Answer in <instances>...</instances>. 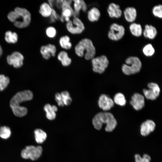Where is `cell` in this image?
<instances>
[{
    "label": "cell",
    "instance_id": "cell-5",
    "mask_svg": "<svg viewBox=\"0 0 162 162\" xmlns=\"http://www.w3.org/2000/svg\"><path fill=\"white\" fill-rule=\"evenodd\" d=\"M126 64H123L122 70L123 73L127 75L136 74L140 70L142 63L139 58L135 56H130L125 60Z\"/></svg>",
    "mask_w": 162,
    "mask_h": 162
},
{
    "label": "cell",
    "instance_id": "cell-38",
    "mask_svg": "<svg viewBox=\"0 0 162 162\" xmlns=\"http://www.w3.org/2000/svg\"><path fill=\"white\" fill-rule=\"evenodd\" d=\"M72 3L73 1L72 0H63L61 7V10L67 8H73Z\"/></svg>",
    "mask_w": 162,
    "mask_h": 162
},
{
    "label": "cell",
    "instance_id": "cell-23",
    "mask_svg": "<svg viewBox=\"0 0 162 162\" xmlns=\"http://www.w3.org/2000/svg\"><path fill=\"white\" fill-rule=\"evenodd\" d=\"M52 9L47 2H44L40 6L39 13L43 17L49 18L52 14Z\"/></svg>",
    "mask_w": 162,
    "mask_h": 162
},
{
    "label": "cell",
    "instance_id": "cell-11",
    "mask_svg": "<svg viewBox=\"0 0 162 162\" xmlns=\"http://www.w3.org/2000/svg\"><path fill=\"white\" fill-rule=\"evenodd\" d=\"M57 48L54 44H48L41 46L40 52L43 58L46 60H48L52 56L56 55Z\"/></svg>",
    "mask_w": 162,
    "mask_h": 162
},
{
    "label": "cell",
    "instance_id": "cell-9",
    "mask_svg": "<svg viewBox=\"0 0 162 162\" xmlns=\"http://www.w3.org/2000/svg\"><path fill=\"white\" fill-rule=\"evenodd\" d=\"M125 28L123 26L114 23L110 26L108 36L111 40L118 41L123 37L125 34Z\"/></svg>",
    "mask_w": 162,
    "mask_h": 162
},
{
    "label": "cell",
    "instance_id": "cell-26",
    "mask_svg": "<svg viewBox=\"0 0 162 162\" xmlns=\"http://www.w3.org/2000/svg\"><path fill=\"white\" fill-rule=\"evenodd\" d=\"M18 37L17 34L15 32L8 31L5 33V39L6 42L9 43L14 44L18 40Z\"/></svg>",
    "mask_w": 162,
    "mask_h": 162
},
{
    "label": "cell",
    "instance_id": "cell-21",
    "mask_svg": "<svg viewBox=\"0 0 162 162\" xmlns=\"http://www.w3.org/2000/svg\"><path fill=\"white\" fill-rule=\"evenodd\" d=\"M58 41L60 46L64 50H69L72 48V44L70 41V38L68 35H65L61 36Z\"/></svg>",
    "mask_w": 162,
    "mask_h": 162
},
{
    "label": "cell",
    "instance_id": "cell-14",
    "mask_svg": "<svg viewBox=\"0 0 162 162\" xmlns=\"http://www.w3.org/2000/svg\"><path fill=\"white\" fill-rule=\"evenodd\" d=\"M130 103L135 110H140L145 106L144 97L139 93H135L132 96Z\"/></svg>",
    "mask_w": 162,
    "mask_h": 162
},
{
    "label": "cell",
    "instance_id": "cell-4",
    "mask_svg": "<svg viewBox=\"0 0 162 162\" xmlns=\"http://www.w3.org/2000/svg\"><path fill=\"white\" fill-rule=\"evenodd\" d=\"M92 123L94 127L100 130L103 125L105 124V130L107 132L113 130L117 125L116 120L113 115L109 112H100L96 114L92 119Z\"/></svg>",
    "mask_w": 162,
    "mask_h": 162
},
{
    "label": "cell",
    "instance_id": "cell-3",
    "mask_svg": "<svg viewBox=\"0 0 162 162\" xmlns=\"http://www.w3.org/2000/svg\"><path fill=\"white\" fill-rule=\"evenodd\" d=\"M74 52L80 57H84L87 60H91L96 53L95 47L92 40L88 38L81 39L75 45Z\"/></svg>",
    "mask_w": 162,
    "mask_h": 162
},
{
    "label": "cell",
    "instance_id": "cell-41",
    "mask_svg": "<svg viewBox=\"0 0 162 162\" xmlns=\"http://www.w3.org/2000/svg\"><path fill=\"white\" fill-rule=\"evenodd\" d=\"M55 99L57 103L60 101H62L61 94L58 93H56L55 96Z\"/></svg>",
    "mask_w": 162,
    "mask_h": 162
},
{
    "label": "cell",
    "instance_id": "cell-34",
    "mask_svg": "<svg viewBox=\"0 0 162 162\" xmlns=\"http://www.w3.org/2000/svg\"><path fill=\"white\" fill-rule=\"evenodd\" d=\"M153 15L155 17L159 18L162 17V6L159 4L154 6L152 9Z\"/></svg>",
    "mask_w": 162,
    "mask_h": 162
},
{
    "label": "cell",
    "instance_id": "cell-18",
    "mask_svg": "<svg viewBox=\"0 0 162 162\" xmlns=\"http://www.w3.org/2000/svg\"><path fill=\"white\" fill-rule=\"evenodd\" d=\"M86 12L87 19L91 22L98 21L100 17V12L99 9L96 7H92Z\"/></svg>",
    "mask_w": 162,
    "mask_h": 162
},
{
    "label": "cell",
    "instance_id": "cell-2",
    "mask_svg": "<svg viewBox=\"0 0 162 162\" xmlns=\"http://www.w3.org/2000/svg\"><path fill=\"white\" fill-rule=\"evenodd\" d=\"M7 17L15 26L19 28L27 27L31 20L29 11L25 8L18 7L15 8L14 11L10 12Z\"/></svg>",
    "mask_w": 162,
    "mask_h": 162
},
{
    "label": "cell",
    "instance_id": "cell-32",
    "mask_svg": "<svg viewBox=\"0 0 162 162\" xmlns=\"http://www.w3.org/2000/svg\"><path fill=\"white\" fill-rule=\"evenodd\" d=\"M10 82L9 77L3 74H0V91L3 90L8 86Z\"/></svg>",
    "mask_w": 162,
    "mask_h": 162
},
{
    "label": "cell",
    "instance_id": "cell-35",
    "mask_svg": "<svg viewBox=\"0 0 162 162\" xmlns=\"http://www.w3.org/2000/svg\"><path fill=\"white\" fill-rule=\"evenodd\" d=\"M135 162H150L151 158L149 155L146 154H144L143 157H141L138 154L135 155Z\"/></svg>",
    "mask_w": 162,
    "mask_h": 162
},
{
    "label": "cell",
    "instance_id": "cell-10",
    "mask_svg": "<svg viewBox=\"0 0 162 162\" xmlns=\"http://www.w3.org/2000/svg\"><path fill=\"white\" fill-rule=\"evenodd\" d=\"M148 89H144L143 93L144 96L148 99L154 100L159 96L160 88L158 85L154 82H150L148 84Z\"/></svg>",
    "mask_w": 162,
    "mask_h": 162
},
{
    "label": "cell",
    "instance_id": "cell-16",
    "mask_svg": "<svg viewBox=\"0 0 162 162\" xmlns=\"http://www.w3.org/2000/svg\"><path fill=\"white\" fill-rule=\"evenodd\" d=\"M107 11L109 16L111 18H118L121 17L122 11L119 5L112 2L108 5Z\"/></svg>",
    "mask_w": 162,
    "mask_h": 162
},
{
    "label": "cell",
    "instance_id": "cell-8",
    "mask_svg": "<svg viewBox=\"0 0 162 162\" xmlns=\"http://www.w3.org/2000/svg\"><path fill=\"white\" fill-rule=\"evenodd\" d=\"M91 61L93 71L99 74L104 72L109 64L107 57L104 55L94 57Z\"/></svg>",
    "mask_w": 162,
    "mask_h": 162
},
{
    "label": "cell",
    "instance_id": "cell-22",
    "mask_svg": "<svg viewBox=\"0 0 162 162\" xmlns=\"http://www.w3.org/2000/svg\"><path fill=\"white\" fill-rule=\"evenodd\" d=\"M44 109L46 112V117L48 119L53 120L55 118L56 116V112L58 110L56 106L46 104L44 106Z\"/></svg>",
    "mask_w": 162,
    "mask_h": 162
},
{
    "label": "cell",
    "instance_id": "cell-1",
    "mask_svg": "<svg viewBox=\"0 0 162 162\" xmlns=\"http://www.w3.org/2000/svg\"><path fill=\"white\" fill-rule=\"evenodd\" d=\"M33 97L32 92L29 90L19 92L14 95L10 100V106L14 115L19 117L25 116L27 113V109L21 106L20 104L23 102L31 100Z\"/></svg>",
    "mask_w": 162,
    "mask_h": 162
},
{
    "label": "cell",
    "instance_id": "cell-42",
    "mask_svg": "<svg viewBox=\"0 0 162 162\" xmlns=\"http://www.w3.org/2000/svg\"><path fill=\"white\" fill-rule=\"evenodd\" d=\"M55 1L54 0H49L48 1V3L52 8H54V7H55Z\"/></svg>",
    "mask_w": 162,
    "mask_h": 162
},
{
    "label": "cell",
    "instance_id": "cell-13",
    "mask_svg": "<svg viewBox=\"0 0 162 162\" xmlns=\"http://www.w3.org/2000/svg\"><path fill=\"white\" fill-rule=\"evenodd\" d=\"M98 105L103 110L107 111L110 110L114 106V102L109 96L103 94L99 98Z\"/></svg>",
    "mask_w": 162,
    "mask_h": 162
},
{
    "label": "cell",
    "instance_id": "cell-39",
    "mask_svg": "<svg viewBox=\"0 0 162 162\" xmlns=\"http://www.w3.org/2000/svg\"><path fill=\"white\" fill-rule=\"evenodd\" d=\"M81 10L84 12H86L88 10V6L86 2L83 0H80Z\"/></svg>",
    "mask_w": 162,
    "mask_h": 162
},
{
    "label": "cell",
    "instance_id": "cell-36",
    "mask_svg": "<svg viewBox=\"0 0 162 162\" xmlns=\"http://www.w3.org/2000/svg\"><path fill=\"white\" fill-rule=\"evenodd\" d=\"M74 12V11L73 8L65 9L62 10L61 13L60 15L64 19L65 18H70L71 17H73Z\"/></svg>",
    "mask_w": 162,
    "mask_h": 162
},
{
    "label": "cell",
    "instance_id": "cell-15",
    "mask_svg": "<svg viewBox=\"0 0 162 162\" xmlns=\"http://www.w3.org/2000/svg\"><path fill=\"white\" fill-rule=\"evenodd\" d=\"M154 122L151 120H147L143 122L140 126V132L141 135L146 136L153 131L155 128Z\"/></svg>",
    "mask_w": 162,
    "mask_h": 162
},
{
    "label": "cell",
    "instance_id": "cell-19",
    "mask_svg": "<svg viewBox=\"0 0 162 162\" xmlns=\"http://www.w3.org/2000/svg\"><path fill=\"white\" fill-rule=\"evenodd\" d=\"M157 31L155 27L151 25L146 24L142 34L144 37L150 39H153L156 36Z\"/></svg>",
    "mask_w": 162,
    "mask_h": 162
},
{
    "label": "cell",
    "instance_id": "cell-28",
    "mask_svg": "<svg viewBox=\"0 0 162 162\" xmlns=\"http://www.w3.org/2000/svg\"><path fill=\"white\" fill-rule=\"evenodd\" d=\"M73 1L72 8L74 11L73 15V17H79L80 11L81 10L80 0Z\"/></svg>",
    "mask_w": 162,
    "mask_h": 162
},
{
    "label": "cell",
    "instance_id": "cell-33",
    "mask_svg": "<svg viewBox=\"0 0 162 162\" xmlns=\"http://www.w3.org/2000/svg\"><path fill=\"white\" fill-rule=\"evenodd\" d=\"M62 97V100L64 105L68 106L71 103L72 100L70 96L69 93L67 91L62 92L60 94Z\"/></svg>",
    "mask_w": 162,
    "mask_h": 162
},
{
    "label": "cell",
    "instance_id": "cell-31",
    "mask_svg": "<svg viewBox=\"0 0 162 162\" xmlns=\"http://www.w3.org/2000/svg\"><path fill=\"white\" fill-rule=\"evenodd\" d=\"M45 33L46 36L49 38H53L56 36L57 31L54 27L50 26L46 28Z\"/></svg>",
    "mask_w": 162,
    "mask_h": 162
},
{
    "label": "cell",
    "instance_id": "cell-30",
    "mask_svg": "<svg viewBox=\"0 0 162 162\" xmlns=\"http://www.w3.org/2000/svg\"><path fill=\"white\" fill-rule=\"evenodd\" d=\"M11 134L10 128L6 126H3L0 128V137L2 139H6L9 138Z\"/></svg>",
    "mask_w": 162,
    "mask_h": 162
},
{
    "label": "cell",
    "instance_id": "cell-24",
    "mask_svg": "<svg viewBox=\"0 0 162 162\" xmlns=\"http://www.w3.org/2000/svg\"><path fill=\"white\" fill-rule=\"evenodd\" d=\"M129 30L131 34L136 37L141 36L142 34V29L140 24L132 22L129 26Z\"/></svg>",
    "mask_w": 162,
    "mask_h": 162
},
{
    "label": "cell",
    "instance_id": "cell-12",
    "mask_svg": "<svg viewBox=\"0 0 162 162\" xmlns=\"http://www.w3.org/2000/svg\"><path fill=\"white\" fill-rule=\"evenodd\" d=\"M7 60L9 64L13 65L15 68H19L23 65L24 57L20 52H14L8 56Z\"/></svg>",
    "mask_w": 162,
    "mask_h": 162
},
{
    "label": "cell",
    "instance_id": "cell-17",
    "mask_svg": "<svg viewBox=\"0 0 162 162\" xmlns=\"http://www.w3.org/2000/svg\"><path fill=\"white\" fill-rule=\"evenodd\" d=\"M125 20L129 22H133L137 16V11L134 7H128L125 8L123 12Z\"/></svg>",
    "mask_w": 162,
    "mask_h": 162
},
{
    "label": "cell",
    "instance_id": "cell-25",
    "mask_svg": "<svg viewBox=\"0 0 162 162\" xmlns=\"http://www.w3.org/2000/svg\"><path fill=\"white\" fill-rule=\"evenodd\" d=\"M34 137L36 142L42 143L46 140L47 134L46 133L40 129H37L34 131Z\"/></svg>",
    "mask_w": 162,
    "mask_h": 162
},
{
    "label": "cell",
    "instance_id": "cell-7",
    "mask_svg": "<svg viewBox=\"0 0 162 162\" xmlns=\"http://www.w3.org/2000/svg\"><path fill=\"white\" fill-rule=\"evenodd\" d=\"M42 151V148L40 146H27L22 151L21 156L24 159H30L34 160L38 159L41 156Z\"/></svg>",
    "mask_w": 162,
    "mask_h": 162
},
{
    "label": "cell",
    "instance_id": "cell-37",
    "mask_svg": "<svg viewBox=\"0 0 162 162\" xmlns=\"http://www.w3.org/2000/svg\"><path fill=\"white\" fill-rule=\"evenodd\" d=\"M60 15L58 14L56 10L53 8L52 14L50 16L49 22L50 23H53L57 20H59Z\"/></svg>",
    "mask_w": 162,
    "mask_h": 162
},
{
    "label": "cell",
    "instance_id": "cell-20",
    "mask_svg": "<svg viewBox=\"0 0 162 162\" xmlns=\"http://www.w3.org/2000/svg\"><path fill=\"white\" fill-rule=\"evenodd\" d=\"M57 58L63 66L70 65L72 62L71 59L69 57L68 52L65 50L60 51L57 55Z\"/></svg>",
    "mask_w": 162,
    "mask_h": 162
},
{
    "label": "cell",
    "instance_id": "cell-27",
    "mask_svg": "<svg viewBox=\"0 0 162 162\" xmlns=\"http://www.w3.org/2000/svg\"><path fill=\"white\" fill-rule=\"evenodd\" d=\"M113 101L116 104L121 106H124L126 103L124 95L121 93H118L115 94Z\"/></svg>",
    "mask_w": 162,
    "mask_h": 162
},
{
    "label": "cell",
    "instance_id": "cell-43",
    "mask_svg": "<svg viewBox=\"0 0 162 162\" xmlns=\"http://www.w3.org/2000/svg\"><path fill=\"white\" fill-rule=\"evenodd\" d=\"M2 52H3L2 50V48L1 46L0 45V57H1V55H2Z\"/></svg>",
    "mask_w": 162,
    "mask_h": 162
},
{
    "label": "cell",
    "instance_id": "cell-29",
    "mask_svg": "<svg viewBox=\"0 0 162 162\" xmlns=\"http://www.w3.org/2000/svg\"><path fill=\"white\" fill-rule=\"evenodd\" d=\"M142 51L144 54L147 57L152 56L155 52L154 47L151 44L145 45L143 48Z\"/></svg>",
    "mask_w": 162,
    "mask_h": 162
},
{
    "label": "cell",
    "instance_id": "cell-40",
    "mask_svg": "<svg viewBox=\"0 0 162 162\" xmlns=\"http://www.w3.org/2000/svg\"><path fill=\"white\" fill-rule=\"evenodd\" d=\"M63 0H56L55 1V7L57 9L61 10Z\"/></svg>",
    "mask_w": 162,
    "mask_h": 162
},
{
    "label": "cell",
    "instance_id": "cell-6",
    "mask_svg": "<svg viewBox=\"0 0 162 162\" xmlns=\"http://www.w3.org/2000/svg\"><path fill=\"white\" fill-rule=\"evenodd\" d=\"M66 27L70 33L74 35L81 34L85 29L84 23L79 17H73L66 22Z\"/></svg>",
    "mask_w": 162,
    "mask_h": 162
}]
</instances>
